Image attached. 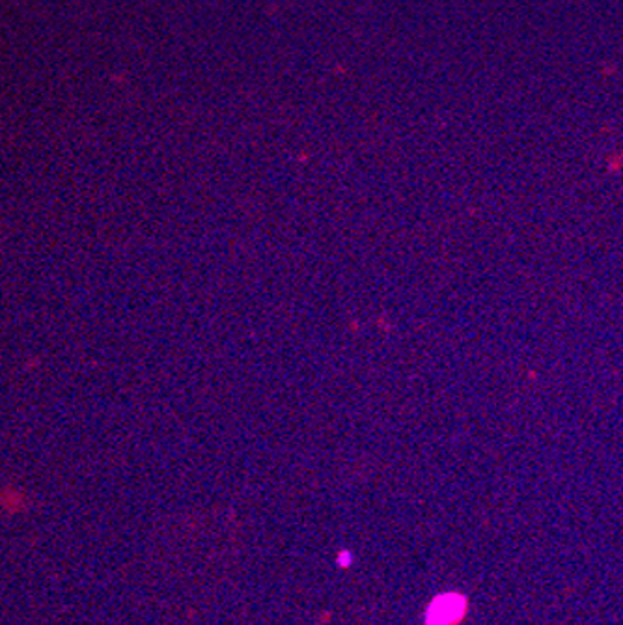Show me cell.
<instances>
[{"label":"cell","instance_id":"6da1fadb","mask_svg":"<svg viewBox=\"0 0 623 625\" xmlns=\"http://www.w3.org/2000/svg\"><path fill=\"white\" fill-rule=\"evenodd\" d=\"M465 611V601L457 596H446L433 603L431 611H429L428 622H435V624H448L459 618Z\"/></svg>","mask_w":623,"mask_h":625}]
</instances>
